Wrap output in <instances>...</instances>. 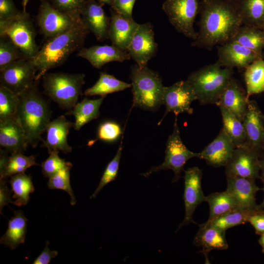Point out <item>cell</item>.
<instances>
[{
    "instance_id": "603a6c76",
    "label": "cell",
    "mask_w": 264,
    "mask_h": 264,
    "mask_svg": "<svg viewBox=\"0 0 264 264\" xmlns=\"http://www.w3.org/2000/svg\"><path fill=\"white\" fill-rule=\"evenodd\" d=\"M77 56L87 60L93 66L98 69L110 62H123L131 58L127 51L121 50L112 44L82 48Z\"/></svg>"
},
{
    "instance_id": "ee69618b",
    "label": "cell",
    "mask_w": 264,
    "mask_h": 264,
    "mask_svg": "<svg viewBox=\"0 0 264 264\" xmlns=\"http://www.w3.org/2000/svg\"><path fill=\"white\" fill-rule=\"evenodd\" d=\"M122 130L117 123L107 121L101 123L98 129L97 139L106 142L116 141L121 135Z\"/></svg>"
},
{
    "instance_id": "74e56055",
    "label": "cell",
    "mask_w": 264,
    "mask_h": 264,
    "mask_svg": "<svg viewBox=\"0 0 264 264\" xmlns=\"http://www.w3.org/2000/svg\"><path fill=\"white\" fill-rule=\"evenodd\" d=\"M19 95L0 85V122L16 119Z\"/></svg>"
},
{
    "instance_id": "f6af8a7d",
    "label": "cell",
    "mask_w": 264,
    "mask_h": 264,
    "mask_svg": "<svg viewBox=\"0 0 264 264\" xmlns=\"http://www.w3.org/2000/svg\"><path fill=\"white\" fill-rule=\"evenodd\" d=\"M136 0H114L111 6L115 12L129 18H132V9Z\"/></svg>"
},
{
    "instance_id": "bcb514c9",
    "label": "cell",
    "mask_w": 264,
    "mask_h": 264,
    "mask_svg": "<svg viewBox=\"0 0 264 264\" xmlns=\"http://www.w3.org/2000/svg\"><path fill=\"white\" fill-rule=\"evenodd\" d=\"M20 12L13 0H0V20L11 19Z\"/></svg>"
},
{
    "instance_id": "7c38bea8",
    "label": "cell",
    "mask_w": 264,
    "mask_h": 264,
    "mask_svg": "<svg viewBox=\"0 0 264 264\" xmlns=\"http://www.w3.org/2000/svg\"><path fill=\"white\" fill-rule=\"evenodd\" d=\"M260 155L245 144L235 147L232 155L225 166V174L255 179L260 178Z\"/></svg>"
},
{
    "instance_id": "6da1fadb",
    "label": "cell",
    "mask_w": 264,
    "mask_h": 264,
    "mask_svg": "<svg viewBox=\"0 0 264 264\" xmlns=\"http://www.w3.org/2000/svg\"><path fill=\"white\" fill-rule=\"evenodd\" d=\"M199 31L193 46L211 50L231 41L242 25L237 3L229 0H201Z\"/></svg>"
},
{
    "instance_id": "8fae6325",
    "label": "cell",
    "mask_w": 264,
    "mask_h": 264,
    "mask_svg": "<svg viewBox=\"0 0 264 264\" xmlns=\"http://www.w3.org/2000/svg\"><path fill=\"white\" fill-rule=\"evenodd\" d=\"M81 18L57 10L48 0H40L37 22L42 34L48 39L69 29Z\"/></svg>"
},
{
    "instance_id": "816d5d0a",
    "label": "cell",
    "mask_w": 264,
    "mask_h": 264,
    "mask_svg": "<svg viewBox=\"0 0 264 264\" xmlns=\"http://www.w3.org/2000/svg\"><path fill=\"white\" fill-rule=\"evenodd\" d=\"M100 4L103 5L104 4H109L112 5L114 0H96Z\"/></svg>"
},
{
    "instance_id": "5b68a950",
    "label": "cell",
    "mask_w": 264,
    "mask_h": 264,
    "mask_svg": "<svg viewBox=\"0 0 264 264\" xmlns=\"http://www.w3.org/2000/svg\"><path fill=\"white\" fill-rule=\"evenodd\" d=\"M133 94L132 107L155 111L163 105L164 86L157 72L147 66H132L130 76Z\"/></svg>"
},
{
    "instance_id": "83f0119b",
    "label": "cell",
    "mask_w": 264,
    "mask_h": 264,
    "mask_svg": "<svg viewBox=\"0 0 264 264\" xmlns=\"http://www.w3.org/2000/svg\"><path fill=\"white\" fill-rule=\"evenodd\" d=\"M104 98V96H101L97 99L85 98L66 113V114L74 116L73 128L75 130H79L84 125L99 117L100 107Z\"/></svg>"
},
{
    "instance_id": "9c48e42d",
    "label": "cell",
    "mask_w": 264,
    "mask_h": 264,
    "mask_svg": "<svg viewBox=\"0 0 264 264\" xmlns=\"http://www.w3.org/2000/svg\"><path fill=\"white\" fill-rule=\"evenodd\" d=\"M199 8L198 0H166L162 4V9L175 29L193 40L198 36L194 22Z\"/></svg>"
},
{
    "instance_id": "d6a6232c",
    "label": "cell",
    "mask_w": 264,
    "mask_h": 264,
    "mask_svg": "<svg viewBox=\"0 0 264 264\" xmlns=\"http://www.w3.org/2000/svg\"><path fill=\"white\" fill-rule=\"evenodd\" d=\"M9 183L14 193L12 198L15 199L11 203L18 206L26 205L30 199V194L35 190L32 176L24 173L17 174L11 176Z\"/></svg>"
},
{
    "instance_id": "e575fe53",
    "label": "cell",
    "mask_w": 264,
    "mask_h": 264,
    "mask_svg": "<svg viewBox=\"0 0 264 264\" xmlns=\"http://www.w3.org/2000/svg\"><path fill=\"white\" fill-rule=\"evenodd\" d=\"M218 107L222 116V129L232 140L236 147L243 145L246 142V137L242 122L224 107Z\"/></svg>"
},
{
    "instance_id": "6f0895ef",
    "label": "cell",
    "mask_w": 264,
    "mask_h": 264,
    "mask_svg": "<svg viewBox=\"0 0 264 264\" xmlns=\"http://www.w3.org/2000/svg\"><path fill=\"white\" fill-rule=\"evenodd\" d=\"M263 30H264V27L263 28Z\"/></svg>"
},
{
    "instance_id": "d590c367",
    "label": "cell",
    "mask_w": 264,
    "mask_h": 264,
    "mask_svg": "<svg viewBox=\"0 0 264 264\" xmlns=\"http://www.w3.org/2000/svg\"><path fill=\"white\" fill-rule=\"evenodd\" d=\"M259 210L237 208L206 222L225 231L230 228L248 222L249 217Z\"/></svg>"
},
{
    "instance_id": "11a10c76",
    "label": "cell",
    "mask_w": 264,
    "mask_h": 264,
    "mask_svg": "<svg viewBox=\"0 0 264 264\" xmlns=\"http://www.w3.org/2000/svg\"><path fill=\"white\" fill-rule=\"evenodd\" d=\"M263 183L264 184V182H263ZM262 190H263L264 191V186L263 188L262 189ZM258 209H260V210L264 209V198L263 201L262 202V203L260 205H258Z\"/></svg>"
},
{
    "instance_id": "484cf974",
    "label": "cell",
    "mask_w": 264,
    "mask_h": 264,
    "mask_svg": "<svg viewBox=\"0 0 264 264\" xmlns=\"http://www.w3.org/2000/svg\"><path fill=\"white\" fill-rule=\"evenodd\" d=\"M193 243L195 245L202 247L204 254L213 250H225L228 247L225 231L206 222L199 225V230Z\"/></svg>"
},
{
    "instance_id": "f35d334b",
    "label": "cell",
    "mask_w": 264,
    "mask_h": 264,
    "mask_svg": "<svg viewBox=\"0 0 264 264\" xmlns=\"http://www.w3.org/2000/svg\"><path fill=\"white\" fill-rule=\"evenodd\" d=\"M0 71L15 61L25 58L20 48L6 36H0Z\"/></svg>"
},
{
    "instance_id": "cb8c5ba5",
    "label": "cell",
    "mask_w": 264,
    "mask_h": 264,
    "mask_svg": "<svg viewBox=\"0 0 264 264\" xmlns=\"http://www.w3.org/2000/svg\"><path fill=\"white\" fill-rule=\"evenodd\" d=\"M249 100L243 88L232 77L216 105L224 107L242 122Z\"/></svg>"
},
{
    "instance_id": "52a82bcc",
    "label": "cell",
    "mask_w": 264,
    "mask_h": 264,
    "mask_svg": "<svg viewBox=\"0 0 264 264\" xmlns=\"http://www.w3.org/2000/svg\"><path fill=\"white\" fill-rule=\"evenodd\" d=\"M0 36L8 37L26 58H32L39 50L35 28L26 11H22L11 19L0 20Z\"/></svg>"
},
{
    "instance_id": "7bdbcfd3",
    "label": "cell",
    "mask_w": 264,
    "mask_h": 264,
    "mask_svg": "<svg viewBox=\"0 0 264 264\" xmlns=\"http://www.w3.org/2000/svg\"><path fill=\"white\" fill-rule=\"evenodd\" d=\"M49 154L48 157L41 164L42 173L44 177L48 178L65 168L69 163L59 156L58 152Z\"/></svg>"
},
{
    "instance_id": "8d00e7d4",
    "label": "cell",
    "mask_w": 264,
    "mask_h": 264,
    "mask_svg": "<svg viewBox=\"0 0 264 264\" xmlns=\"http://www.w3.org/2000/svg\"><path fill=\"white\" fill-rule=\"evenodd\" d=\"M36 165L38 164L34 155L25 156L21 153L11 154L4 169L0 172V178H7L8 176L24 173L28 168Z\"/></svg>"
},
{
    "instance_id": "f907efd6",
    "label": "cell",
    "mask_w": 264,
    "mask_h": 264,
    "mask_svg": "<svg viewBox=\"0 0 264 264\" xmlns=\"http://www.w3.org/2000/svg\"><path fill=\"white\" fill-rule=\"evenodd\" d=\"M261 171H262V176L260 178L264 182V151L263 152L260 157Z\"/></svg>"
},
{
    "instance_id": "4fadbf2b",
    "label": "cell",
    "mask_w": 264,
    "mask_h": 264,
    "mask_svg": "<svg viewBox=\"0 0 264 264\" xmlns=\"http://www.w3.org/2000/svg\"><path fill=\"white\" fill-rule=\"evenodd\" d=\"M127 51L136 64L140 66H147L157 51V44L151 23L139 24Z\"/></svg>"
},
{
    "instance_id": "7402d4cb",
    "label": "cell",
    "mask_w": 264,
    "mask_h": 264,
    "mask_svg": "<svg viewBox=\"0 0 264 264\" xmlns=\"http://www.w3.org/2000/svg\"><path fill=\"white\" fill-rule=\"evenodd\" d=\"M73 124L64 115L50 121L45 130L46 137L44 142L49 153L60 151L64 154L71 152L72 148L67 143V136Z\"/></svg>"
},
{
    "instance_id": "836d02e7",
    "label": "cell",
    "mask_w": 264,
    "mask_h": 264,
    "mask_svg": "<svg viewBox=\"0 0 264 264\" xmlns=\"http://www.w3.org/2000/svg\"><path fill=\"white\" fill-rule=\"evenodd\" d=\"M209 206L207 221H211L230 211L240 208L233 197L226 191L213 193L205 198Z\"/></svg>"
},
{
    "instance_id": "db71d44e",
    "label": "cell",
    "mask_w": 264,
    "mask_h": 264,
    "mask_svg": "<svg viewBox=\"0 0 264 264\" xmlns=\"http://www.w3.org/2000/svg\"><path fill=\"white\" fill-rule=\"evenodd\" d=\"M29 1V0H22V5L23 7V11H26V7L27 6V4Z\"/></svg>"
},
{
    "instance_id": "d6986e66",
    "label": "cell",
    "mask_w": 264,
    "mask_h": 264,
    "mask_svg": "<svg viewBox=\"0 0 264 264\" xmlns=\"http://www.w3.org/2000/svg\"><path fill=\"white\" fill-rule=\"evenodd\" d=\"M235 146L222 129L217 136L199 153L198 156L211 166L218 168L225 166L230 159Z\"/></svg>"
},
{
    "instance_id": "8992f818",
    "label": "cell",
    "mask_w": 264,
    "mask_h": 264,
    "mask_svg": "<svg viewBox=\"0 0 264 264\" xmlns=\"http://www.w3.org/2000/svg\"><path fill=\"white\" fill-rule=\"evenodd\" d=\"M85 77L83 73H46L43 76L44 93L62 108L71 110L82 93Z\"/></svg>"
},
{
    "instance_id": "4316f807",
    "label": "cell",
    "mask_w": 264,
    "mask_h": 264,
    "mask_svg": "<svg viewBox=\"0 0 264 264\" xmlns=\"http://www.w3.org/2000/svg\"><path fill=\"white\" fill-rule=\"evenodd\" d=\"M14 215L8 221L7 230L0 239V244L12 250L24 243L28 222L22 211H14Z\"/></svg>"
},
{
    "instance_id": "7dc6e473",
    "label": "cell",
    "mask_w": 264,
    "mask_h": 264,
    "mask_svg": "<svg viewBox=\"0 0 264 264\" xmlns=\"http://www.w3.org/2000/svg\"><path fill=\"white\" fill-rule=\"evenodd\" d=\"M248 222L253 226L256 233L261 235L264 233V210H259L249 218Z\"/></svg>"
},
{
    "instance_id": "60d3db41",
    "label": "cell",
    "mask_w": 264,
    "mask_h": 264,
    "mask_svg": "<svg viewBox=\"0 0 264 264\" xmlns=\"http://www.w3.org/2000/svg\"><path fill=\"white\" fill-rule=\"evenodd\" d=\"M122 150V140L113 158L109 162L102 176L100 181L90 198H95L98 193L108 183L114 180L118 174Z\"/></svg>"
},
{
    "instance_id": "f1b7e54d",
    "label": "cell",
    "mask_w": 264,
    "mask_h": 264,
    "mask_svg": "<svg viewBox=\"0 0 264 264\" xmlns=\"http://www.w3.org/2000/svg\"><path fill=\"white\" fill-rule=\"evenodd\" d=\"M236 3L242 25L263 29L264 0H238Z\"/></svg>"
},
{
    "instance_id": "44dd1931",
    "label": "cell",
    "mask_w": 264,
    "mask_h": 264,
    "mask_svg": "<svg viewBox=\"0 0 264 264\" xmlns=\"http://www.w3.org/2000/svg\"><path fill=\"white\" fill-rule=\"evenodd\" d=\"M81 17L97 40L103 41L108 38L110 18L106 15L102 5L96 0H87Z\"/></svg>"
},
{
    "instance_id": "b9f144b4",
    "label": "cell",
    "mask_w": 264,
    "mask_h": 264,
    "mask_svg": "<svg viewBox=\"0 0 264 264\" xmlns=\"http://www.w3.org/2000/svg\"><path fill=\"white\" fill-rule=\"evenodd\" d=\"M87 0H48L57 10L71 16L79 18Z\"/></svg>"
},
{
    "instance_id": "3957f363",
    "label": "cell",
    "mask_w": 264,
    "mask_h": 264,
    "mask_svg": "<svg viewBox=\"0 0 264 264\" xmlns=\"http://www.w3.org/2000/svg\"><path fill=\"white\" fill-rule=\"evenodd\" d=\"M35 82L19 94L16 119L23 129L29 145L36 147L50 122L51 110Z\"/></svg>"
},
{
    "instance_id": "ba28073f",
    "label": "cell",
    "mask_w": 264,
    "mask_h": 264,
    "mask_svg": "<svg viewBox=\"0 0 264 264\" xmlns=\"http://www.w3.org/2000/svg\"><path fill=\"white\" fill-rule=\"evenodd\" d=\"M176 117L173 132L167 139L164 162L158 166L151 167L149 171L142 174L144 176L148 177L151 174L161 170H172L175 175L173 182H176L181 177V173L186 162L191 158L198 157L199 153L190 151L182 142Z\"/></svg>"
},
{
    "instance_id": "4dcf8cb0",
    "label": "cell",
    "mask_w": 264,
    "mask_h": 264,
    "mask_svg": "<svg viewBox=\"0 0 264 264\" xmlns=\"http://www.w3.org/2000/svg\"><path fill=\"white\" fill-rule=\"evenodd\" d=\"M231 40L262 54L264 49V30L253 26L242 25Z\"/></svg>"
},
{
    "instance_id": "7a4b0ae2",
    "label": "cell",
    "mask_w": 264,
    "mask_h": 264,
    "mask_svg": "<svg viewBox=\"0 0 264 264\" xmlns=\"http://www.w3.org/2000/svg\"><path fill=\"white\" fill-rule=\"evenodd\" d=\"M89 32L81 18L69 29L48 39L31 59L37 70L36 81L50 69L61 66L72 53L82 48Z\"/></svg>"
},
{
    "instance_id": "9f6ffc18",
    "label": "cell",
    "mask_w": 264,
    "mask_h": 264,
    "mask_svg": "<svg viewBox=\"0 0 264 264\" xmlns=\"http://www.w3.org/2000/svg\"><path fill=\"white\" fill-rule=\"evenodd\" d=\"M231 0V1H234V2H237L238 0Z\"/></svg>"
},
{
    "instance_id": "f5cc1de1",
    "label": "cell",
    "mask_w": 264,
    "mask_h": 264,
    "mask_svg": "<svg viewBox=\"0 0 264 264\" xmlns=\"http://www.w3.org/2000/svg\"><path fill=\"white\" fill-rule=\"evenodd\" d=\"M259 243L262 247V251L264 253V233L261 235L259 240Z\"/></svg>"
},
{
    "instance_id": "ac0fdd59",
    "label": "cell",
    "mask_w": 264,
    "mask_h": 264,
    "mask_svg": "<svg viewBox=\"0 0 264 264\" xmlns=\"http://www.w3.org/2000/svg\"><path fill=\"white\" fill-rule=\"evenodd\" d=\"M226 176V191L233 197L238 207L241 209L259 210L255 196L262 189L256 185L255 179L231 175Z\"/></svg>"
},
{
    "instance_id": "ab89813d",
    "label": "cell",
    "mask_w": 264,
    "mask_h": 264,
    "mask_svg": "<svg viewBox=\"0 0 264 264\" xmlns=\"http://www.w3.org/2000/svg\"><path fill=\"white\" fill-rule=\"evenodd\" d=\"M72 167V164L69 162L65 168L48 178L47 186L50 189L62 190L67 192L70 197L71 205H74L76 200L70 182V171Z\"/></svg>"
},
{
    "instance_id": "30bf717a",
    "label": "cell",
    "mask_w": 264,
    "mask_h": 264,
    "mask_svg": "<svg viewBox=\"0 0 264 264\" xmlns=\"http://www.w3.org/2000/svg\"><path fill=\"white\" fill-rule=\"evenodd\" d=\"M0 71V85L17 94L36 82L37 70L31 59H19Z\"/></svg>"
},
{
    "instance_id": "ffe728a7",
    "label": "cell",
    "mask_w": 264,
    "mask_h": 264,
    "mask_svg": "<svg viewBox=\"0 0 264 264\" xmlns=\"http://www.w3.org/2000/svg\"><path fill=\"white\" fill-rule=\"evenodd\" d=\"M108 38L112 44L127 51L133 36L139 26L133 18L126 17L111 9Z\"/></svg>"
},
{
    "instance_id": "277c9868",
    "label": "cell",
    "mask_w": 264,
    "mask_h": 264,
    "mask_svg": "<svg viewBox=\"0 0 264 264\" xmlns=\"http://www.w3.org/2000/svg\"><path fill=\"white\" fill-rule=\"evenodd\" d=\"M233 68H222L218 61L191 73L187 81L202 105L216 104L233 77Z\"/></svg>"
},
{
    "instance_id": "2e32d148",
    "label": "cell",
    "mask_w": 264,
    "mask_h": 264,
    "mask_svg": "<svg viewBox=\"0 0 264 264\" xmlns=\"http://www.w3.org/2000/svg\"><path fill=\"white\" fill-rule=\"evenodd\" d=\"M245 144L262 154L264 151V114L254 100H249L242 121Z\"/></svg>"
},
{
    "instance_id": "681fc988",
    "label": "cell",
    "mask_w": 264,
    "mask_h": 264,
    "mask_svg": "<svg viewBox=\"0 0 264 264\" xmlns=\"http://www.w3.org/2000/svg\"><path fill=\"white\" fill-rule=\"evenodd\" d=\"M49 244V242L47 241L43 251L33 262V264H48L58 255V251L50 250Z\"/></svg>"
},
{
    "instance_id": "c3c4849f",
    "label": "cell",
    "mask_w": 264,
    "mask_h": 264,
    "mask_svg": "<svg viewBox=\"0 0 264 264\" xmlns=\"http://www.w3.org/2000/svg\"><path fill=\"white\" fill-rule=\"evenodd\" d=\"M10 190L6 184V178H0V212L2 214L3 208L10 202H12Z\"/></svg>"
},
{
    "instance_id": "f546056e",
    "label": "cell",
    "mask_w": 264,
    "mask_h": 264,
    "mask_svg": "<svg viewBox=\"0 0 264 264\" xmlns=\"http://www.w3.org/2000/svg\"><path fill=\"white\" fill-rule=\"evenodd\" d=\"M244 74L246 88V98L264 91V60L259 59L245 68Z\"/></svg>"
},
{
    "instance_id": "d4e9b609",
    "label": "cell",
    "mask_w": 264,
    "mask_h": 264,
    "mask_svg": "<svg viewBox=\"0 0 264 264\" xmlns=\"http://www.w3.org/2000/svg\"><path fill=\"white\" fill-rule=\"evenodd\" d=\"M0 145L11 154L26 150L29 143L16 119L0 122Z\"/></svg>"
},
{
    "instance_id": "9a60e30c",
    "label": "cell",
    "mask_w": 264,
    "mask_h": 264,
    "mask_svg": "<svg viewBox=\"0 0 264 264\" xmlns=\"http://www.w3.org/2000/svg\"><path fill=\"white\" fill-rule=\"evenodd\" d=\"M184 190L183 200L185 206V217L179 225L178 229L190 223H196L193 215L197 207L205 201L201 187V171L198 167L188 168L184 171Z\"/></svg>"
},
{
    "instance_id": "5bb4252c",
    "label": "cell",
    "mask_w": 264,
    "mask_h": 264,
    "mask_svg": "<svg viewBox=\"0 0 264 264\" xmlns=\"http://www.w3.org/2000/svg\"><path fill=\"white\" fill-rule=\"evenodd\" d=\"M197 100L196 93L186 80L177 82L169 87H165L163 96V105L166 107L164 117L170 112L176 117L181 113L191 114L193 110L192 103Z\"/></svg>"
},
{
    "instance_id": "e0dca14e",
    "label": "cell",
    "mask_w": 264,
    "mask_h": 264,
    "mask_svg": "<svg viewBox=\"0 0 264 264\" xmlns=\"http://www.w3.org/2000/svg\"><path fill=\"white\" fill-rule=\"evenodd\" d=\"M218 61L222 66L245 68L254 61L263 58L258 53L233 40L217 47Z\"/></svg>"
},
{
    "instance_id": "1f68e13d",
    "label": "cell",
    "mask_w": 264,
    "mask_h": 264,
    "mask_svg": "<svg viewBox=\"0 0 264 264\" xmlns=\"http://www.w3.org/2000/svg\"><path fill=\"white\" fill-rule=\"evenodd\" d=\"M132 87V84L116 79L114 76L101 72L99 79L91 88L84 92L86 96L100 95L105 97L107 94L122 91Z\"/></svg>"
}]
</instances>
